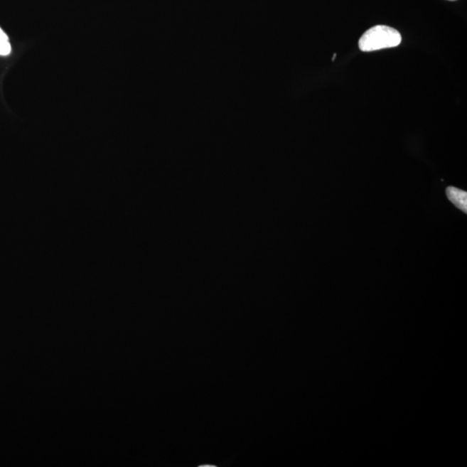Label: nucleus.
<instances>
[{"mask_svg":"<svg viewBox=\"0 0 467 467\" xmlns=\"http://www.w3.org/2000/svg\"><path fill=\"white\" fill-rule=\"evenodd\" d=\"M11 52V46L9 41V38L6 34L5 31L0 27V55H8Z\"/></svg>","mask_w":467,"mask_h":467,"instance_id":"obj_3","label":"nucleus"},{"mask_svg":"<svg viewBox=\"0 0 467 467\" xmlns=\"http://www.w3.org/2000/svg\"><path fill=\"white\" fill-rule=\"evenodd\" d=\"M446 195L449 201L463 211L467 213V193L466 191L461 189L455 188V187L450 186L446 190Z\"/></svg>","mask_w":467,"mask_h":467,"instance_id":"obj_2","label":"nucleus"},{"mask_svg":"<svg viewBox=\"0 0 467 467\" xmlns=\"http://www.w3.org/2000/svg\"><path fill=\"white\" fill-rule=\"evenodd\" d=\"M449 1H456V0H449Z\"/></svg>","mask_w":467,"mask_h":467,"instance_id":"obj_4","label":"nucleus"},{"mask_svg":"<svg viewBox=\"0 0 467 467\" xmlns=\"http://www.w3.org/2000/svg\"><path fill=\"white\" fill-rule=\"evenodd\" d=\"M402 36L394 28L377 26L370 28L359 39V49L363 52L376 51L400 45Z\"/></svg>","mask_w":467,"mask_h":467,"instance_id":"obj_1","label":"nucleus"}]
</instances>
